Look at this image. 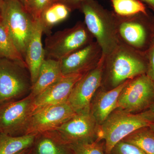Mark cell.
<instances>
[{
  "instance_id": "obj_1",
  "label": "cell",
  "mask_w": 154,
  "mask_h": 154,
  "mask_svg": "<svg viewBox=\"0 0 154 154\" xmlns=\"http://www.w3.org/2000/svg\"><path fill=\"white\" fill-rule=\"evenodd\" d=\"M142 113L134 114L122 109H115L99 125L96 140L105 141L106 154H109L116 144L132 133L151 124Z\"/></svg>"
},
{
  "instance_id": "obj_2",
  "label": "cell",
  "mask_w": 154,
  "mask_h": 154,
  "mask_svg": "<svg viewBox=\"0 0 154 154\" xmlns=\"http://www.w3.org/2000/svg\"><path fill=\"white\" fill-rule=\"evenodd\" d=\"M1 19L25 59L35 20L19 0L5 1Z\"/></svg>"
},
{
  "instance_id": "obj_3",
  "label": "cell",
  "mask_w": 154,
  "mask_h": 154,
  "mask_svg": "<svg viewBox=\"0 0 154 154\" xmlns=\"http://www.w3.org/2000/svg\"><path fill=\"white\" fill-rule=\"evenodd\" d=\"M27 66L15 61L0 58V105L14 101L31 90Z\"/></svg>"
},
{
  "instance_id": "obj_4",
  "label": "cell",
  "mask_w": 154,
  "mask_h": 154,
  "mask_svg": "<svg viewBox=\"0 0 154 154\" xmlns=\"http://www.w3.org/2000/svg\"><path fill=\"white\" fill-rule=\"evenodd\" d=\"M89 39L88 30L82 23L57 31L45 38V58L61 60L88 45Z\"/></svg>"
},
{
  "instance_id": "obj_5",
  "label": "cell",
  "mask_w": 154,
  "mask_h": 154,
  "mask_svg": "<svg viewBox=\"0 0 154 154\" xmlns=\"http://www.w3.org/2000/svg\"><path fill=\"white\" fill-rule=\"evenodd\" d=\"M98 126L91 108L77 113L63 124L45 132L70 145L96 140Z\"/></svg>"
},
{
  "instance_id": "obj_6",
  "label": "cell",
  "mask_w": 154,
  "mask_h": 154,
  "mask_svg": "<svg viewBox=\"0 0 154 154\" xmlns=\"http://www.w3.org/2000/svg\"><path fill=\"white\" fill-rule=\"evenodd\" d=\"M153 104L154 82L144 74L128 82L119 94L116 107L133 113L147 109Z\"/></svg>"
},
{
  "instance_id": "obj_7",
  "label": "cell",
  "mask_w": 154,
  "mask_h": 154,
  "mask_svg": "<svg viewBox=\"0 0 154 154\" xmlns=\"http://www.w3.org/2000/svg\"><path fill=\"white\" fill-rule=\"evenodd\" d=\"M34 98L29 94L21 100L0 105V131L18 136L25 134L32 114Z\"/></svg>"
},
{
  "instance_id": "obj_8",
  "label": "cell",
  "mask_w": 154,
  "mask_h": 154,
  "mask_svg": "<svg viewBox=\"0 0 154 154\" xmlns=\"http://www.w3.org/2000/svg\"><path fill=\"white\" fill-rule=\"evenodd\" d=\"M85 17L88 31L97 38L105 53L111 51L114 46V38L107 23L109 15L94 0H87L80 8Z\"/></svg>"
},
{
  "instance_id": "obj_9",
  "label": "cell",
  "mask_w": 154,
  "mask_h": 154,
  "mask_svg": "<svg viewBox=\"0 0 154 154\" xmlns=\"http://www.w3.org/2000/svg\"><path fill=\"white\" fill-rule=\"evenodd\" d=\"M76 113L68 102L38 110L30 116L25 134L37 135L49 131L63 124Z\"/></svg>"
},
{
  "instance_id": "obj_10",
  "label": "cell",
  "mask_w": 154,
  "mask_h": 154,
  "mask_svg": "<svg viewBox=\"0 0 154 154\" xmlns=\"http://www.w3.org/2000/svg\"><path fill=\"white\" fill-rule=\"evenodd\" d=\"M102 70V64H99L86 72L75 85L67 102L77 113L91 109L92 99L101 85Z\"/></svg>"
},
{
  "instance_id": "obj_11",
  "label": "cell",
  "mask_w": 154,
  "mask_h": 154,
  "mask_svg": "<svg viewBox=\"0 0 154 154\" xmlns=\"http://www.w3.org/2000/svg\"><path fill=\"white\" fill-rule=\"evenodd\" d=\"M84 74L77 73L62 76L45 91L34 98L32 114L46 107L67 102L75 85Z\"/></svg>"
},
{
  "instance_id": "obj_12",
  "label": "cell",
  "mask_w": 154,
  "mask_h": 154,
  "mask_svg": "<svg viewBox=\"0 0 154 154\" xmlns=\"http://www.w3.org/2000/svg\"><path fill=\"white\" fill-rule=\"evenodd\" d=\"M147 63L145 56L119 53L113 60L111 68V82L114 88L125 81L146 73Z\"/></svg>"
},
{
  "instance_id": "obj_13",
  "label": "cell",
  "mask_w": 154,
  "mask_h": 154,
  "mask_svg": "<svg viewBox=\"0 0 154 154\" xmlns=\"http://www.w3.org/2000/svg\"><path fill=\"white\" fill-rule=\"evenodd\" d=\"M42 28L39 19L35 20L32 34L26 50L25 60L30 73L32 85L38 78L39 70L45 59L42 45Z\"/></svg>"
},
{
  "instance_id": "obj_14",
  "label": "cell",
  "mask_w": 154,
  "mask_h": 154,
  "mask_svg": "<svg viewBox=\"0 0 154 154\" xmlns=\"http://www.w3.org/2000/svg\"><path fill=\"white\" fill-rule=\"evenodd\" d=\"M96 58V46L88 44L60 60L63 75L85 73L94 63Z\"/></svg>"
},
{
  "instance_id": "obj_15",
  "label": "cell",
  "mask_w": 154,
  "mask_h": 154,
  "mask_svg": "<svg viewBox=\"0 0 154 154\" xmlns=\"http://www.w3.org/2000/svg\"><path fill=\"white\" fill-rule=\"evenodd\" d=\"M128 80L108 91L101 92L92 102L91 111L99 125L102 124L110 113L117 108L119 94Z\"/></svg>"
},
{
  "instance_id": "obj_16",
  "label": "cell",
  "mask_w": 154,
  "mask_h": 154,
  "mask_svg": "<svg viewBox=\"0 0 154 154\" xmlns=\"http://www.w3.org/2000/svg\"><path fill=\"white\" fill-rule=\"evenodd\" d=\"M62 75L60 60L45 58L39 70L37 80L32 86L29 94L35 98Z\"/></svg>"
},
{
  "instance_id": "obj_17",
  "label": "cell",
  "mask_w": 154,
  "mask_h": 154,
  "mask_svg": "<svg viewBox=\"0 0 154 154\" xmlns=\"http://www.w3.org/2000/svg\"><path fill=\"white\" fill-rule=\"evenodd\" d=\"M68 7L56 0L42 13L39 20L43 34L49 36L55 25L63 22L68 18L71 12Z\"/></svg>"
},
{
  "instance_id": "obj_18",
  "label": "cell",
  "mask_w": 154,
  "mask_h": 154,
  "mask_svg": "<svg viewBox=\"0 0 154 154\" xmlns=\"http://www.w3.org/2000/svg\"><path fill=\"white\" fill-rule=\"evenodd\" d=\"M31 150L33 154H74L69 145L47 132L36 136Z\"/></svg>"
},
{
  "instance_id": "obj_19",
  "label": "cell",
  "mask_w": 154,
  "mask_h": 154,
  "mask_svg": "<svg viewBox=\"0 0 154 154\" xmlns=\"http://www.w3.org/2000/svg\"><path fill=\"white\" fill-rule=\"evenodd\" d=\"M36 135L13 136L0 132V154H17L33 146Z\"/></svg>"
},
{
  "instance_id": "obj_20",
  "label": "cell",
  "mask_w": 154,
  "mask_h": 154,
  "mask_svg": "<svg viewBox=\"0 0 154 154\" xmlns=\"http://www.w3.org/2000/svg\"><path fill=\"white\" fill-rule=\"evenodd\" d=\"M0 58L15 61L27 66L5 26L0 19Z\"/></svg>"
},
{
  "instance_id": "obj_21",
  "label": "cell",
  "mask_w": 154,
  "mask_h": 154,
  "mask_svg": "<svg viewBox=\"0 0 154 154\" xmlns=\"http://www.w3.org/2000/svg\"><path fill=\"white\" fill-rule=\"evenodd\" d=\"M122 140L137 146L145 154H154V132L149 126L137 130Z\"/></svg>"
},
{
  "instance_id": "obj_22",
  "label": "cell",
  "mask_w": 154,
  "mask_h": 154,
  "mask_svg": "<svg viewBox=\"0 0 154 154\" xmlns=\"http://www.w3.org/2000/svg\"><path fill=\"white\" fill-rule=\"evenodd\" d=\"M116 13L122 17L147 14L146 5L139 0H111Z\"/></svg>"
},
{
  "instance_id": "obj_23",
  "label": "cell",
  "mask_w": 154,
  "mask_h": 154,
  "mask_svg": "<svg viewBox=\"0 0 154 154\" xmlns=\"http://www.w3.org/2000/svg\"><path fill=\"white\" fill-rule=\"evenodd\" d=\"M97 140L70 145L74 154H106L105 148Z\"/></svg>"
},
{
  "instance_id": "obj_24",
  "label": "cell",
  "mask_w": 154,
  "mask_h": 154,
  "mask_svg": "<svg viewBox=\"0 0 154 154\" xmlns=\"http://www.w3.org/2000/svg\"><path fill=\"white\" fill-rule=\"evenodd\" d=\"M56 0H28L25 6L34 20L39 19L45 9Z\"/></svg>"
},
{
  "instance_id": "obj_25",
  "label": "cell",
  "mask_w": 154,
  "mask_h": 154,
  "mask_svg": "<svg viewBox=\"0 0 154 154\" xmlns=\"http://www.w3.org/2000/svg\"><path fill=\"white\" fill-rule=\"evenodd\" d=\"M109 154H145L137 146L121 140L113 147Z\"/></svg>"
},
{
  "instance_id": "obj_26",
  "label": "cell",
  "mask_w": 154,
  "mask_h": 154,
  "mask_svg": "<svg viewBox=\"0 0 154 154\" xmlns=\"http://www.w3.org/2000/svg\"><path fill=\"white\" fill-rule=\"evenodd\" d=\"M145 56L147 63L146 74L154 82V34L148 48L145 52Z\"/></svg>"
},
{
  "instance_id": "obj_27",
  "label": "cell",
  "mask_w": 154,
  "mask_h": 154,
  "mask_svg": "<svg viewBox=\"0 0 154 154\" xmlns=\"http://www.w3.org/2000/svg\"><path fill=\"white\" fill-rule=\"evenodd\" d=\"M57 1L66 5L72 11L75 9H80L82 4L87 0H57Z\"/></svg>"
},
{
  "instance_id": "obj_28",
  "label": "cell",
  "mask_w": 154,
  "mask_h": 154,
  "mask_svg": "<svg viewBox=\"0 0 154 154\" xmlns=\"http://www.w3.org/2000/svg\"><path fill=\"white\" fill-rule=\"evenodd\" d=\"M146 119L151 123H154V104L148 108L147 110L142 112Z\"/></svg>"
},
{
  "instance_id": "obj_29",
  "label": "cell",
  "mask_w": 154,
  "mask_h": 154,
  "mask_svg": "<svg viewBox=\"0 0 154 154\" xmlns=\"http://www.w3.org/2000/svg\"><path fill=\"white\" fill-rule=\"evenodd\" d=\"M145 5L148 6L154 11V0H139Z\"/></svg>"
},
{
  "instance_id": "obj_30",
  "label": "cell",
  "mask_w": 154,
  "mask_h": 154,
  "mask_svg": "<svg viewBox=\"0 0 154 154\" xmlns=\"http://www.w3.org/2000/svg\"><path fill=\"white\" fill-rule=\"evenodd\" d=\"M5 0H0V19L1 18V15H2V12L3 7H4V4H5Z\"/></svg>"
},
{
  "instance_id": "obj_31",
  "label": "cell",
  "mask_w": 154,
  "mask_h": 154,
  "mask_svg": "<svg viewBox=\"0 0 154 154\" xmlns=\"http://www.w3.org/2000/svg\"><path fill=\"white\" fill-rule=\"evenodd\" d=\"M30 149L24 150L20 152L19 153L17 154H26L27 153H28V152L29 151V150H30Z\"/></svg>"
},
{
  "instance_id": "obj_32",
  "label": "cell",
  "mask_w": 154,
  "mask_h": 154,
  "mask_svg": "<svg viewBox=\"0 0 154 154\" xmlns=\"http://www.w3.org/2000/svg\"><path fill=\"white\" fill-rule=\"evenodd\" d=\"M19 1L20 2L22 3L23 5L25 6V5H26V3L28 2V0H19Z\"/></svg>"
},
{
  "instance_id": "obj_33",
  "label": "cell",
  "mask_w": 154,
  "mask_h": 154,
  "mask_svg": "<svg viewBox=\"0 0 154 154\" xmlns=\"http://www.w3.org/2000/svg\"><path fill=\"white\" fill-rule=\"evenodd\" d=\"M149 127L154 132V123H152L151 124H150Z\"/></svg>"
},
{
  "instance_id": "obj_34",
  "label": "cell",
  "mask_w": 154,
  "mask_h": 154,
  "mask_svg": "<svg viewBox=\"0 0 154 154\" xmlns=\"http://www.w3.org/2000/svg\"><path fill=\"white\" fill-rule=\"evenodd\" d=\"M31 148L30 149V150H29V151H28V153H27L26 154H33V152H32V150H31Z\"/></svg>"
},
{
  "instance_id": "obj_35",
  "label": "cell",
  "mask_w": 154,
  "mask_h": 154,
  "mask_svg": "<svg viewBox=\"0 0 154 154\" xmlns=\"http://www.w3.org/2000/svg\"><path fill=\"white\" fill-rule=\"evenodd\" d=\"M0 132H1V131H0Z\"/></svg>"
}]
</instances>
